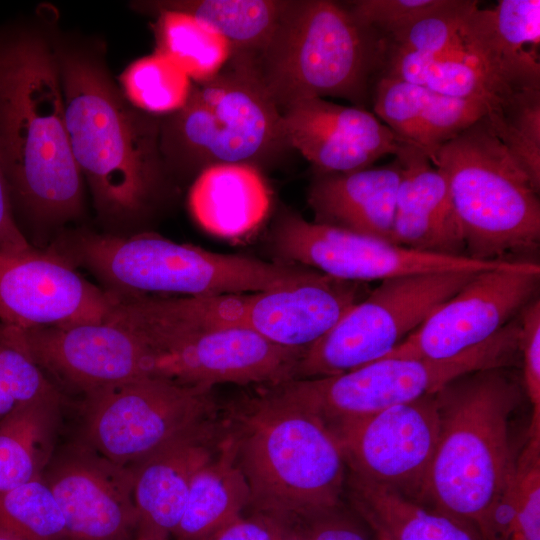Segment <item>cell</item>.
<instances>
[{
  "instance_id": "obj_1",
  "label": "cell",
  "mask_w": 540,
  "mask_h": 540,
  "mask_svg": "<svg viewBox=\"0 0 540 540\" xmlns=\"http://www.w3.org/2000/svg\"><path fill=\"white\" fill-rule=\"evenodd\" d=\"M0 158L13 209L32 226L82 215L52 36L30 25L0 27Z\"/></svg>"
},
{
  "instance_id": "obj_2",
  "label": "cell",
  "mask_w": 540,
  "mask_h": 540,
  "mask_svg": "<svg viewBox=\"0 0 540 540\" xmlns=\"http://www.w3.org/2000/svg\"><path fill=\"white\" fill-rule=\"evenodd\" d=\"M52 40L73 158L101 221L125 229L151 208L166 171L160 120L126 99L99 53Z\"/></svg>"
},
{
  "instance_id": "obj_3",
  "label": "cell",
  "mask_w": 540,
  "mask_h": 540,
  "mask_svg": "<svg viewBox=\"0 0 540 540\" xmlns=\"http://www.w3.org/2000/svg\"><path fill=\"white\" fill-rule=\"evenodd\" d=\"M522 388L499 367L467 373L436 392L439 435L419 502L479 538L514 465L510 418Z\"/></svg>"
},
{
  "instance_id": "obj_4",
  "label": "cell",
  "mask_w": 540,
  "mask_h": 540,
  "mask_svg": "<svg viewBox=\"0 0 540 540\" xmlns=\"http://www.w3.org/2000/svg\"><path fill=\"white\" fill-rule=\"evenodd\" d=\"M51 249L87 270L104 291L120 299L261 292L320 274L303 265L214 253L154 233L76 230L61 235Z\"/></svg>"
},
{
  "instance_id": "obj_5",
  "label": "cell",
  "mask_w": 540,
  "mask_h": 540,
  "mask_svg": "<svg viewBox=\"0 0 540 540\" xmlns=\"http://www.w3.org/2000/svg\"><path fill=\"white\" fill-rule=\"evenodd\" d=\"M240 425L236 459L257 514L292 523L340 507L346 461L319 417L269 392Z\"/></svg>"
},
{
  "instance_id": "obj_6",
  "label": "cell",
  "mask_w": 540,
  "mask_h": 540,
  "mask_svg": "<svg viewBox=\"0 0 540 540\" xmlns=\"http://www.w3.org/2000/svg\"><path fill=\"white\" fill-rule=\"evenodd\" d=\"M384 46L349 9L329 0L291 1L263 51L246 65L282 111L300 100L372 98ZM378 79V77H377Z\"/></svg>"
},
{
  "instance_id": "obj_7",
  "label": "cell",
  "mask_w": 540,
  "mask_h": 540,
  "mask_svg": "<svg viewBox=\"0 0 540 540\" xmlns=\"http://www.w3.org/2000/svg\"><path fill=\"white\" fill-rule=\"evenodd\" d=\"M431 163L444 175L462 227L466 255L520 261L540 243L537 189L486 116L441 146Z\"/></svg>"
},
{
  "instance_id": "obj_8",
  "label": "cell",
  "mask_w": 540,
  "mask_h": 540,
  "mask_svg": "<svg viewBox=\"0 0 540 540\" xmlns=\"http://www.w3.org/2000/svg\"><path fill=\"white\" fill-rule=\"evenodd\" d=\"M288 148L281 111L242 64L228 62L214 78L193 84L185 106L160 120L165 170L198 175L218 164L258 168Z\"/></svg>"
},
{
  "instance_id": "obj_9",
  "label": "cell",
  "mask_w": 540,
  "mask_h": 540,
  "mask_svg": "<svg viewBox=\"0 0 540 540\" xmlns=\"http://www.w3.org/2000/svg\"><path fill=\"white\" fill-rule=\"evenodd\" d=\"M518 316L482 344L448 359L381 358L325 377L271 387L280 400L313 413L334 433L385 409L436 393L470 372L508 367L519 355Z\"/></svg>"
},
{
  "instance_id": "obj_10",
  "label": "cell",
  "mask_w": 540,
  "mask_h": 540,
  "mask_svg": "<svg viewBox=\"0 0 540 540\" xmlns=\"http://www.w3.org/2000/svg\"><path fill=\"white\" fill-rule=\"evenodd\" d=\"M213 409L212 388L146 375L83 396L79 438L131 466L209 422Z\"/></svg>"
},
{
  "instance_id": "obj_11",
  "label": "cell",
  "mask_w": 540,
  "mask_h": 540,
  "mask_svg": "<svg viewBox=\"0 0 540 540\" xmlns=\"http://www.w3.org/2000/svg\"><path fill=\"white\" fill-rule=\"evenodd\" d=\"M476 274L430 273L381 281L305 351L294 380L332 376L381 359Z\"/></svg>"
},
{
  "instance_id": "obj_12",
  "label": "cell",
  "mask_w": 540,
  "mask_h": 540,
  "mask_svg": "<svg viewBox=\"0 0 540 540\" xmlns=\"http://www.w3.org/2000/svg\"><path fill=\"white\" fill-rule=\"evenodd\" d=\"M273 245L283 259L336 279L360 283L430 273H478L511 262L418 251L292 214L279 221Z\"/></svg>"
},
{
  "instance_id": "obj_13",
  "label": "cell",
  "mask_w": 540,
  "mask_h": 540,
  "mask_svg": "<svg viewBox=\"0 0 540 540\" xmlns=\"http://www.w3.org/2000/svg\"><path fill=\"white\" fill-rule=\"evenodd\" d=\"M539 280V264L527 260L479 272L382 358L441 360L476 347L536 298Z\"/></svg>"
},
{
  "instance_id": "obj_14",
  "label": "cell",
  "mask_w": 540,
  "mask_h": 540,
  "mask_svg": "<svg viewBox=\"0 0 540 540\" xmlns=\"http://www.w3.org/2000/svg\"><path fill=\"white\" fill-rule=\"evenodd\" d=\"M0 326L58 389L60 385L82 397L154 374V351L131 329L109 317L30 330Z\"/></svg>"
},
{
  "instance_id": "obj_15",
  "label": "cell",
  "mask_w": 540,
  "mask_h": 540,
  "mask_svg": "<svg viewBox=\"0 0 540 540\" xmlns=\"http://www.w3.org/2000/svg\"><path fill=\"white\" fill-rule=\"evenodd\" d=\"M352 474L419 502L439 435L436 393L334 432Z\"/></svg>"
},
{
  "instance_id": "obj_16",
  "label": "cell",
  "mask_w": 540,
  "mask_h": 540,
  "mask_svg": "<svg viewBox=\"0 0 540 540\" xmlns=\"http://www.w3.org/2000/svg\"><path fill=\"white\" fill-rule=\"evenodd\" d=\"M42 478L64 516L68 540H136L133 473L79 437L56 447Z\"/></svg>"
},
{
  "instance_id": "obj_17",
  "label": "cell",
  "mask_w": 540,
  "mask_h": 540,
  "mask_svg": "<svg viewBox=\"0 0 540 540\" xmlns=\"http://www.w3.org/2000/svg\"><path fill=\"white\" fill-rule=\"evenodd\" d=\"M115 300L51 248L0 256V325L30 330L102 321Z\"/></svg>"
},
{
  "instance_id": "obj_18",
  "label": "cell",
  "mask_w": 540,
  "mask_h": 540,
  "mask_svg": "<svg viewBox=\"0 0 540 540\" xmlns=\"http://www.w3.org/2000/svg\"><path fill=\"white\" fill-rule=\"evenodd\" d=\"M305 351L278 345L246 328L207 330L158 352L153 375L207 388L222 383L273 386L295 379Z\"/></svg>"
},
{
  "instance_id": "obj_19",
  "label": "cell",
  "mask_w": 540,
  "mask_h": 540,
  "mask_svg": "<svg viewBox=\"0 0 540 540\" xmlns=\"http://www.w3.org/2000/svg\"><path fill=\"white\" fill-rule=\"evenodd\" d=\"M289 148L297 150L317 174L347 173L371 167L406 145L364 107L344 106L323 98L300 100L281 111Z\"/></svg>"
},
{
  "instance_id": "obj_20",
  "label": "cell",
  "mask_w": 540,
  "mask_h": 540,
  "mask_svg": "<svg viewBox=\"0 0 540 540\" xmlns=\"http://www.w3.org/2000/svg\"><path fill=\"white\" fill-rule=\"evenodd\" d=\"M463 51L508 92L540 89V1L500 0L475 8L461 30Z\"/></svg>"
},
{
  "instance_id": "obj_21",
  "label": "cell",
  "mask_w": 540,
  "mask_h": 540,
  "mask_svg": "<svg viewBox=\"0 0 540 540\" xmlns=\"http://www.w3.org/2000/svg\"><path fill=\"white\" fill-rule=\"evenodd\" d=\"M207 422L129 466L138 516L136 540H172L195 473L215 454Z\"/></svg>"
},
{
  "instance_id": "obj_22",
  "label": "cell",
  "mask_w": 540,
  "mask_h": 540,
  "mask_svg": "<svg viewBox=\"0 0 540 540\" xmlns=\"http://www.w3.org/2000/svg\"><path fill=\"white\" fill-rule=\"evenodd\" d=\"M393 223L394 243L423 252L467 256L462 227L444 175L419 149L406 144Z\"/></svg>"
},
{
  "instance_id": "obj_23",
  "label": "cell",
  "mask_w": 540,
  "mask_h": 540,
  "mask_svg": "<svg viewBox=\"0 0 540 540\" xmlns=\"http://www.w3.org/2000/svg\"><path fill=\"white\" fill-rule=\"evenodd\" d=\"M371 101L375 116L430 161L441 146L487 115L486 106L478 101L387 76L376 80Z\"/></svg>"
},
{
  "instance_id": "obj_24",
  "label": "cell",
  "mask_w": 540,
  "mask_h": 540,
  "mask_svg": "<svg viewBox=\"0 0 540 540\" xmlns=\"http://www.w3.org/2000/svg\"><path fill=\"white\" fill-rule=\"evenodd\" d=\"M401 164L347 173L317 174L309 205L317 223L393 242L395 202Z\"/></svg>"
},
{
  "instance_id": "obj_25",
  "label": "cell",
  "mask_w": 540,
  "mask_h": 540,
  "mask_svg": "<svg viewBox=\"0 0 540 540\" xmlns=\"http://www.w3.org/2000/svg\"><path fill=\"white\" fill-rule=\"evenodd\" d=\"M189 208L198 224L222 238H240L266 218L271 196L259 168L218 164L202 170L189 191Z\"/></svg>"
},
{
  "instance_id": "obj_26",
  "label": "cell",
  "mask_w": 540,
  "mask_h": 540,
  "mask_svg": "<svg viewBox=\"0 0 540 540\" xmlns=\"http://www.w3.org/2000/svg\"><path fill=\"white\" fill-rule=\"evenodd\" d=\"M218 447V454L193 476L172 540H204L240 518L250 505L249 487L236 459L234 434H228Z\"/></svg>"
},
{
  "instance_id": "obj_27",
  "label": "cell",
  "mask_w": 540,
  "mask_h": 540,
  "mask_svg": "<svg viewBox=\"0 0 540 540\" xmlns=\"http://www.w3.org/2000/svg\"><path fill=\"white\" fill-rule=\"evenodd\" d=\"M291 1L278 0H178L139 1L132 7L139 12L165 10L189 14L228 40L230 61L250 63L267 46Z\"/></svg>"
},
{
  "instance_id": "obj_28",
  "label": "cell",
  "mask_w": 540,
  "mask_h": 540,
  "mask_svg": "<svg viewBox=\"0 0 540 540\" xmlns=\"http://www.w3.org/2000/svg\"><path fill=\"white\" fill-rule=\"evenodd\" d=\"M352 500L383 540H480L455 519L386 487L352 475Z\"/></svg>"
},
{
  "instance_id": "obj_29",
  "label": "cell",
  "mask_w": 540,
  "mask_h": 540,
  "mask_svg": "<svg viewBox=\"0 0 540 540\" xmlns=\"http://www.w3.org/2000/svg\"><path fill=\"white\" fill-rule=\"evenodd\" d=\"M380 76L417 84L446 96L478 101L486 106L487 115L496 113L515 93L495 83L464 51L417 55L385 49Z\"/></svg>"
},
{
  "instance_id": "obj_30",
  "label": "cell",
  "mask_w": 540,
  "mask_h": 540,
  "mask_svg": "<svg viewBox=\"0 0 540 540\" xmlns=\"http://www.w3.org/2000/svg\"><path fill=\"white\" fill-rule=\"evenodd\" d=\"M64 399L38 401L0 420V494L42 476L57 447Z\"/></svg>"
},
{
  "instance_id": "obj_31",
  "label": "cell",
  "mask_w": 540,
  "mask_h": 540,
  "mask_svg": "<svg viewBox=\"0 0 540 540\" xmlns=\"http://www.w3.org/2000/svg\"><path fill=\"white\" fill-rule=\"evenodd\" d=\"M481 540H540V434L515 457Z\"/></svg>"
},
{
  "instance_id": "obj_32",
  "label": "cell",
  "mask_w": 540,
  "mask_h": 540,
  "mask_svg": "<svg viewBox=\"0 0 540 540\" xmlns=\"http://www.w3.org/2000/svg\"><path fill=\"white\" fill-rule=\"evenodd\" d=\"M156 50L176 63L192 82L217 76L232 56L230 43L193 16L173 10L157 13Z\"/></svg>"
},
{
  "instance_id": "obj_33",
  "label": "cell",
  "mask_w": 540,
  "mask_h": 540,
  "mask_svg": "<svg viewBox=\"0 0 540 540\" xmlns=\"http://www.w3.org/2000/svg\"><path fill=\"white\" fill-rule=\"evenodd\" d=\"M126 99L142 112L171 114L185 106L192 88L190 77L165 55L154 52L133 61L119 78Z\"/></svg>"
},
{
  "instance_id": "obj_34",
  "label": "cell",
  "mask_w": 540,
  "mask_h": 540,
  "mask_svg": "<svg viewBox=\"0 0 540 540\" xmlns=\"http://www.w3.org/2000/svg\"><path fill=\"white\" fill-rule=\"evenodd\" d=\"M0 533L13 540H68L62 511L42 476L0 494Z\"/></svg>"
},
{
  "instance_id": "obj_35",
  "label": "cell",
  "mask_w": 540,
  "mask_h": 540,
  "mask_svg": "<svg viewBox=\"0 0 540 540\" xmlns=\"http://www.w3.org/2000/svg\"><path fill=\"white\" fill-rule=\"evenodd\" d=\"M486 118L514 161L540 189V89L513 93Z\"/></svg>"
},
{
  "instance_id": "obj_36",
  "label": "cell",
  "mask_w": 540,
  "mask_h": 540,
  "mask_svg": "<svg viewBox=\"0 0 540 540\" xmlns=\"http://www.w3.org/2000/svg\"><path fill=\"white\" fill-rule=\"evenodd\" d=\"M477 7L478 1L474 0H442L413 23L382 40L384 50L417 55L461 52V30Z\"/></svg>"
},
{
  "instance_id": "obj_37",
  "label": "cell",
  "mask_w": 540,
  "mask_h": 540,
  "mask_svg": "<svg viewBox=\"0 0 540 540\" xmlns=\"http://www.w3.org/2000/svg\"><path fill=\"white\" fill-rule=\"evenodd\" d=\"M63 397L32 357L0 328V420L26 405Z\"/></svg>"
},
{
  "instance_id": "obj_38",
  "label": "cell",
  "mask_w": 540,
  "mask_h": 540,
  "mask_svg": "<svg viewBox=\"0 0 540 540\" xmlns=\"http://www.w3.org/2000/svg\"><path fill=\"white\" fill-rule=\"evenodd\" d=\"M442 0H358L348 8L355 20L381 41L404 29Z\"/></svg>"
},
{
  "instance_id": "obj_39",
  "label": "cell",
  "mask_w": 540,
  "mask_h": 540,
  "mask_svg": "<svg viewBox=\"0 0 540 540\" xmlns=\"http://www.w3.org/2000/svg\"><path fill=\"white\" fill-rule=\"evenodd\" d=\"M518 348L523 365V388L532 405L529 435L540 434V301L534 298L519 313Z\"/></svg>"
},
{
  "instance_id": "obj_40",
  "label": "cell",
  "mask_w": 540,
  "mask_h": 540,
  "mask_svg": "<svg viewBox=\"0 0 540 540\" xmlns=\"http://www.w3.org/2000/svg\"><path fill=\"white\" fill-rule=\"evenodd\" d=\"M302 540H367L364 532L339 507L303 520Z\"/></svg>"
},
{
  "instance_id": "obj_41",
  "label": "cell",
  "mask_w": 540,
  "mask_h": 540,
  "mask_svg": "<svg viewBox=\"0 0 540 540\" xmlns=\"http://www.w3.org/2000/svg\"><path fill=\"white\" fill-rule=\"evenodd\" d=\"M32 249L17 224L0 158V256L23 254Z\"/></svg>"
},
{
  "instance_id": "obj_42",
  "label": "cell",
  "mask_w": 540,
  "mask_h": 540,
  "mask_svg": "<svg viewBox=\"0 0 540 540\" xmlns=\"http://www.w3.org/2000/svg\"><path fill=\"white\" fill-rule=\"evenodd\" d=\"M204 540H271V530L262 515L256 514L251 518L241 516Z\"/></svg>"
},
{
  "instance_id": "obj_43",
  "label": "cell",
  "mask_w": 540,
  "mask_h": 540,
  "mask_svg": "<svg viewBox=\"0 0 540 540\" xmlns=\"http://www.w3.org/2000/svg\"><path fill=\"white\" fill-rule=\"evenodd\" d=\"M271 530V540H302L298 527L291 522L264 516Z\"/></svg>"
},
{
  "instance_id": "obj_44",
  "label": "cell",
  "mask_w": 540,
  "mask_h": 540,
  "mask_svg": "<svg viewBox=\"0 0 540 540\" xmlns=\"http://www.w3.org/2000/svg\"><path fill=\"white\" fill-rule=\"evenodd\" d=\"M0 540H13V539H11L10 537L0 533Z\"/></svg>"
},
{
  "instance_id": "obj_45",
  "label": "cell",
  "mask_w": 540,
  "mask_h": 540,
  "mask_svg": "<svg viewBox=\"0 0 540 540\" xmlns=\"http://www.w3.org/2000/svg\"><path fill=\"white\" fill-rule=\"evenodd\" d=\"M377 540H383V539L377 537Z\"/></svg>"
}]
</instances>
